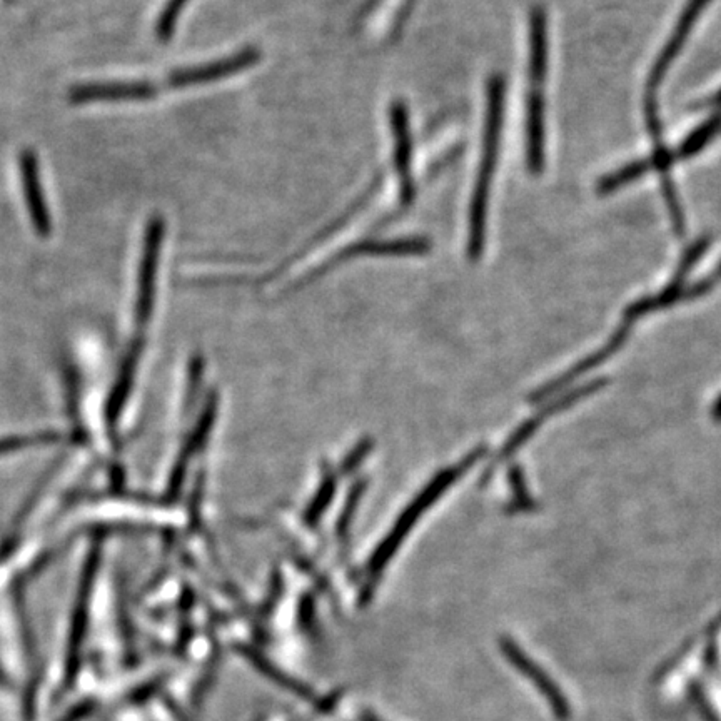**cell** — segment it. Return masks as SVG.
<instances>
[{
	"label": "cell",
	"instance_id": "obj_13",
	"mask_svg": "<svg viewBox=\"0 0 721 721\" xmlns=\"http://www.w3.org/2000/svg\"><path fill=\"white\" fill-rule=\"evenodd\" d=\"M236 650L239 651L259 673H263L266 678L274 681L276 685L283 686L284 690L291 691V693L299 696V698H303V700H314V691L311 686L288 675L286 671L274 665L273 661L268 660L261 651L248 645H239Z\"/></svg>",
	"mask_w": 721,
	"mask_h": 721
},
{
	"label": "cell",
	"instance_id": "obj_11",
	"mask_svg": "<svg viewBox=\"0 0 721 721\" xmlns=\"http://www.w3.org/2000/svg\"><path fill=\"white\" fill-rule=\"evenodd\" d=\"M157 96V87L151 82H97L81 84L69 91L72 104L89 102L149 101Z\"/></svg>",
	"mask_w": 721,
	"mask_h": 721
},
{
	"label": "cell",
	"instance_id": "obj_10",
	"mask_svg": "<svg viewBox=\"0 0 721 721\" xmlns=\"http://www.w3.org/2000/svg\"><path fill=\"white\" fill-rule=\"evenodd\" d=\"M708 4H710V0H688V4L681 12L680 21H678L675 31L671 34L670 41L666 44L665 49L661 51L658 61L655 62V66L651 69L650 77H648V92H656V89L660 87L661 82L665 79L666 72L670 71L671 64L675 62L681 49L685 47L691 29L695 27L696 21L700 19L701 12Z\"/></svg>",
	"mask_w": 721,
	"mask_h": 721
},
{
	"label": "cell",
	"instance_id": "obj_17",
	"mask_svg": "<svg viewBox=\"0 0 721 721\" xmlns=\"http://www.w3.org/2000/svg\"><path fill=\"white\" fill-rule=\"evenodd\" d=\"M366 486H368V481L361 479V481H358V483L351 488V493L348 495L346 505H344L343 511H341V515H339L338 525H336V536H338V540H346V536H348L346 533H348L349 528H351L354 513H356L359 501L363 498Z\"/></svg>",
	"mask_w": 721,
	"mask_h": 721
},
{
	"label": "cell",
	"instance_id": "obj_8",
	"mask_svg": "<svg viewBox=\"0 0 721 721\" xmlns=\"http://www.w3.org/2000/svg\"><path fill=\"white\" fill-rule=\"evenodd\" d=\"M19 171H21L22 192L26 197V206L29 209L32 226L37 236L47 237L52 231L51 214L47 207L46 194L42 189L41 171L36 152L24 149L19 156Z\"/></svg>",
	"mask_w": 721,
	"mask_h": 721
},
{
	"label": "cell",
	"instance_id": "obj_24",
	"mask_svg": "<svg viewBox=\"0 0 721 721\" xmlns=\"http://www.w3.org/2000/svg\"><path fill=\"white\" fill-rule=\"evenodd\" d=\"M708 107H720L721 109V91L716 92L715 96H711L710 99L705 101L696 102L695 106L691 107L693 111H703Z\"/></svg>",
	"mask_w": 721,
	"mask_h": 721
},
{
	"label": "cell",
	"instance_id": "obj_16",
	"mask_svg": "<svg viewBox=\"0 0 721 721\" xmlns=\"http://www.w3.org/2000/svg\"><path fill=\"white\" fill-rule=\"evenodd\" d=\"M651 171L650 162L648 159H640V161L630 162L628 166L621 167L618 171L611 172L608 176L603 177L598 186H596V192L600 196H606L611 192L618 191L620 187L630 182L640 179Z\"/></svg>",
	"mask_w": 721,
	"mask_h": 721
},
{
	"label": "cell",
	"instance_id": "obj_5",
	"mask_svg": "<svg viewBox=\"0 0 721 721\" xmlns=\"http://www.w3.org/2000/svg\"><path fill=\"white\" fill-rule=\"evenodd\" d=\"M500 648L506 660L510 661L521 675H525L540 690L541 695L545 696L556 718H560V720L570 718V705L553 678L536 661L531 660L528 653L510 636L501 638Z\"/></svg>",
	"mask_w": 721,
	"mask_h": 721
},
{
	"label": "cell",
	"instance_id": "obj_18",
	"mask_svg": "<svg viewBox=\"0 0 721 721\" xmlns=\"http://www.w3.org/2000/svg\"><path fill=\"white\" fill-rule=\"evenodd\" d=\"M57 439H61V434L54 433V431L7 436V438H0V454L19 451V449L37 446V444L57 443Z\"/></svg>",
	"mask_w": 721,
	"mask_h": 721
},
{
	"label": "cell",
	"instance_id": "obj_12",
	"mask_svg": "<svg viewBox=\"0 0 721 721\" xmlns=\"http://www.w3.org/2000/svg\"><path fill=\"white\" fill-rule=\"evenodd\" d=\"M548 49V16L545 7L535 6L530 14V81L546 82Z\"/></svg>",
	"mask_w": 721,
	"mask_h": 721
},
{
	"label": "cell",
	"instance_id": "obj_2",
	"mask_svg": "<svg viewBox=\"0 0 721 721\" xmlns=\"http://www.w3.org/2000/svg\"><path fill=\"white\" fill-rule=\"evenodd\" d=\"M506 81L503 74L491 76L486 96L485 134L483 152L479 162L478 176L474 182L471 206H469L468 258L479 261L483 258L486 244V221L490 206L491 184L500 156L501 129L505 117Z\"/></svg>",
	"mask_w": 721,
	"mask_h": 721
},
{
	"label": "cell",
	"instance_id": "obj_6",
	"mask_svg": "<svg viewBox=\"0 0 721 721\" xmlns=\"http://www.w3.org/2000/svg\"><path fill=\"white\" fill-rule=\"evenodd\" d=\"M429 251H431V243L424 237H406V239H393V241H361V243L351 244L343 251H339L321 268L306 276L303 283H308V279L313 281L314 278H318L319 274L326 273L336 264L344 263L349 259L361 258V256H423Z\"/></svg>",
	"mask_w": 721,
	"mask_h": 721
},
{
	"label": "cell",
	"instance_id": "obj_7",
	"mask_svg": "<svg viewBox=\"0 0 721 721\" xmlns=\"http://www.w3.org/2000/svg\"><path fill=\"white\" fill-rule=\"evenodd\" d=\"M259 61H261V51L256 47H248L244 51L237 52L236 56L172 72L169 76V86L174 89L202 86V84L216 82L224 77L234 76L237 72L246 71L248 67L258 64Z\"/></svg>",
	"mask_w": 721,
	"mask_h": 721
},
{
	"label": "cell",
	"instance_id": "obj_20",
	"mask_svg": "<svg viewBox=\"0 0 721 721\" xmlns=\"http://www.w3.org/2000/svg\"><path fill=\"white\" fill-rule=\"evenodd\" d=\"M510 485L511 491H513V501L510 503V513H525V511L533 510V500H531L530 493L526 490L525 478H523V471L518 466L511 468L510 471Z\"/></svg>",
	"mask_w": 721,
	"mask_h": 721
},
{
	"label": "cell",
	"instance_id": "obj_14",
	"mask_svg": "<svg viewBox=\"0 0 721 721\" xmlns=\"http://www.w3.org/2000/svg\"><path fill=\"white\" fill-rule=\"evenodd\" d=\"M338 486V476L334 473L331 466L324 468L321 485L314 493L313 500L309 501L308 508L303 513V525L309 530H314L319 525V520L323 518L324 513L328 511L331 501H333L334 493Z\"/></svg>",
	"mask_w": 721,
	"mask_h": 721
},
{
	"label": "cell",
	"instance_id": "obj_9",
	"mask_svg": "<svg viewBox=\"0 0 721 721\" xmlns=\"http://www.w3.org/2000/svg\"><path fill=\"white\" fill-rule=\"evenodd\" d=\"M545 84L530 82L526 101V164L533 176L545 169Z\"/></svg>",
	"mask_w": 721,
	"mask_h": 721
},
{
	"label": "cell",
	"instance_id": "obj_22",
	"mask_svg": "<svg viewBox=\"0 0 721 721\" xmlns=\"http://www.w3.org/2000/svg\"><path fill=\"white\" fill-rule=\"evenodd\" d=\"M283 586V575H281L279 571H274L271 583H269L268 598L264 600L263 606H261V611H259V616H261L263 620H266L268 616H271L274 608L278 605V600L281 598V595H283Z\"/></svg>",
	"mask_w": 721,
	"mask_h": 721
},
{
	"label": "cell",
	"instance_id": "obj_25",
	"mask_svg": "<svg viewBox=\"0 0 721 721\" xmlns=\"http://www.w3.org/2000/svg\"><path fill=\"white\" fill-rule=\"evenodd\" d=\"M361 721H381L379 718H376V716L369 715V713H364L363 720Z\"/></svg>",
	"mask_w": 721,
	"mask_h": 721
},
{
	"label": "cell",
	"instance_id": "obj_1",
	"mask_svg": "<svg viewBox=\"0 0 721 721\" xmlns=\"http://www.w3.org/2000/svg\"><path fill=\"white\" fill-rule=\"evenodd\" d=\"M485 454V446H479L471 453L466 454L463 459H459V463L451 464L443 471H439L429 481V485L424 486L423 490L419 491L418 496L406 506V510L399 515L393 528L389 530L388 535L384 536L378 548L373 551V555L369 558L366 571H364L363 586L359 591V606H368L371 603L379 581L383 578L386 566L391 563L393 556L398 553L399 546L403 545V541L408 538L409 531L418 525L421 516L426 511L431 510V506L439 498H443L444 493L451 486L456 485L458 479L463 478L464 474L468 473L469 469L473 468L474 464L478 463L479 459L483 458Z\"/></svg>",
	"mask_w": 721,
	"mask_h": 721
},
{
	"label": "cell",
	"instance_id": "obj_23",
	"mask_svg": "<svg viewBox=\"0 0 721 721\" xmlns=\"http://www.w3.org/2000/svg\"><path fill=\"white\" fill-rule=\"evenodd\" d=\"M299 625L309 635L316 631V606L313 595H304L299 603Z\"/></svg>",
	"mask_w": 721,
	"mask_h": 721
},
{
	"label": "cell",
	"instance_id": "obj_15",
	"mask_svg": "<svg viewBox=\"0 0 721 721\" xmlns=\"http://www.w3.org/2000/svg\"><path fill=\"white\" fill-rule=\"evenodd\" d=\"M721 132V112L711 116L708 121L703 122L698 129L690 132L685 137V141L681 142L678 149L675 151L676 161H686L690 157L696 156L698 152L710 144Z\"/></svg>",
	"mask_w": 721,
	"mask_h": 721
},
{
	"label": "cell",
	"instance_id": "obj_19",
	"mask_svg": "<svg viewBox=\"0 0 721 721\" xmlns=\"http://www.w3.org/2000/svg\"><path fill=\"white\" fill-rule=\"evenodd\" d=\"M187 2L189 0H169L167 2L159 21H157L156 36L159 41L167 42L171 39L172 34L176 31V24L181 17L182 9L187 6Z\"/></svg>",
	"mask_w": 721,
	"mask_h": 721
},
{
	"label": "cell",
	"instance_id": "obj_4",
	"mask_svg": "<svg viewBox=\"0 0 721 721\" xmlns=\"http://www.w3.org/2000/svg\"><path fill=\"white\" fill-rule=\"evenodd\" d=\"M391 129L394 139V167L399 179V199L401 206L409 207L416 199V184L413 179V137L409 129L408 107L403 101L393 102L391 106Z\"/></svg>",
	"mask_w": 721,
	"mask_h": 721
},
{
	"label": "cell",
	"instance_id": "obj_3",
	"mask_svg": "<svg viewBox=\"0 0 721 721\" xmlns=\"http://www.w3.org/2000/svg\"><path fill=\"white\" fill-rule=\"evenodd\" d=\"M166 236V221L162 216H152L147 221L142 243L141 263L137 274L136 323L146 328L151 323L156 303L157 268L161 261L162 243Z\"/></svg>",
	"mask_w": 721,
	"mask_h": 721
},
{
	"label": "cell",
	"instance_id": "obj_21",
	"mask_svg": "<svg viewBox=\"0 0 721 721\" xmlns=\"http://www.w3.org/2000/svg\"><path fill=\"white\" fill-rule=\"evenodd\" d=\"M371 449H373V441H371V439H363V441H359V443L354 446L353 451H351V453L343 459V464H341V473H343L344 476L354 473V471L361 466L364 459L368 458V454L371 453Z\"/></svg>",
	"mask_w": 721,
	"mask_h": 721
}]
</instances>
